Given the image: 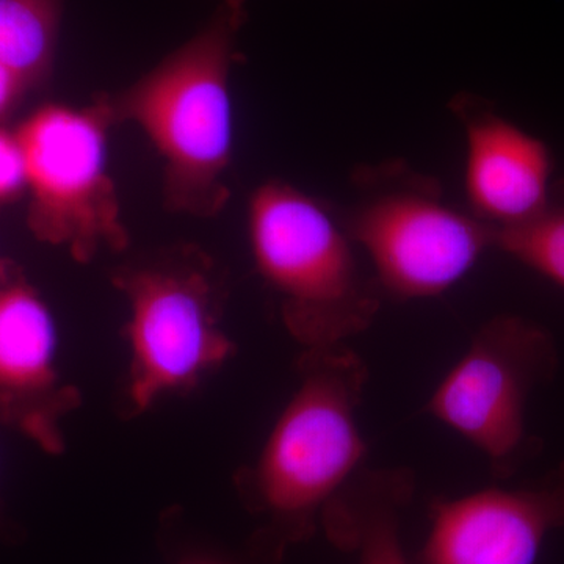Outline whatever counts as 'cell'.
Returning a JSON list of instances; mask_svg holds the SVG:
<instances>
[{"label":"cell","instance_id":"obj_1","mask_svg":"<svg viewBox=\"0 0 564 564\" xmlns=\"http://www.w3.org/2000/svg\"><path fill=\"white\" fill-rule=\"evenodd\" d=\"M296 370L299 384L258 458L236 477L240 500L258 521L252 554L269 564L317 532L326 507L367 456L359 408L369 370L361 356L348 345L310 348Z\"/></svg>","mask_w":564,"mask_h":564},{"label":"cell","instance_id":"obj_2","mask_svg":"<svg viewBox=\"0 0 564 564\" xmlns=\"http://www.w3.org/2000/svg\"><path fill=\"white\" fill-rule=\"evenodd\" d=\"M247 21V0H220L191 40L106 95L115 124L132 122L161 155L163 206L173 214L217 217L231 198V74Z\"/></svg>","mask_w":564,"mask_h":564},{"label":"cell","instance_id":"obj_3","mask_svg":"<svg viewBox=\"0 0 564 564\" xmlns=\"http://www.w3.org/2000/svg\"><path fill=\"white\" fill-rule=\"evenodd\" d=\"M247 229L256 270L304 350L347 345L372 325L383 293L325 203L289 182H263L248 202Z\"/></svg>","mask_w":564,"mask_h":564},{"label":"cell","instance_id":"obj_4","mask_svg":"<svg viewBox=\"0 0 564 564\" xmlns=\"http://www.w3.org/2000/svg\"><path fill=\"white\" fill-rule=\"evenodd\" d=\"M351 187L340 218L381 293L393 299L443 295L494 248L496 228L448 202L440 181L406 162L359 166Z\"/></svg>","mask_w":564,"mask_h":564},{"label":"cell","instance_id":"obj_5","mask_svg":"<svg viewBox=\"0 0 564 564\" xmlns=\"http://www.w3.org/2000/svg\"><path fill=\"white\" fill-rule=\"evenodd\" d=\"M111 282L128 304L126 414L191 391L236 355L221 322V281L198 248L143 256L118 267Z\"/></svg>","mask_w":564,"mask_h":564},{"label":"cell","instance_id":"obj_6","mask_svg":"<svg viewBox=\"0 0 564 564\" xmlns=\"http://www.w3.org/2000/svg\"><path fill=\"white\" fill-rule=\"evenodd\" d=\"M115 126L106 95L90 106L47 104L17 129L31 195L33 236L62 247L74 261L91 262L102 251L131 243L120 195L109 169V131Z\"/></svg>","mask_w":564,"mask_h":564},{"label":"cell","instance_id":"obj_7","mask_svg":"<svg viewBox=\"0 0 564 564\" xmlns=\"http://www.w3.org/2000/svg\"><path fill=\"white\" fill-rule=\"evenodd\" d=\"M556 369L558 350L544 326L497 315L480 326L425 410L478 448L494 478L507 480L543 451V441L530 433L527 408Z\"/></svg>","mask_w":564,"mask_h":564},{"label":"cell","instance_id":"obj_8","mask_svg":"<svg viewBox=\"0 0 564 564\" xmlns=\"http://www.w3.org/2000/svg\"><path fill=\"white\" fill-rule=\"evenodd\" d=\"M429 518L419 564H538L564 532V459L529 484L433 500Z\"/></svg>","mask_w":564,"mask_h":564},{"label":"cell","instance_id":"obj_9","mask_svg":"<svg viewBox=\"0 0 564 564\" xmlns=\"http://www.w3.org/2000/svg\"><path fill=\"white\" fill-rule=\"evenodd\" d=\"M54 315L39 291L13 267L0 281V423L41 451H65L63 423L80 393L61 369Z\"/></svg>","mask_w":564,"mask_h":564},{"label":"cell","instance_id":"obj_10","mask_svg":"<svg viewBox=\"0 0 564 564\" xmlns=\"http://www.w3.org/2000/svg\"><path fill=\"white\" fill-rule=\"evenodd\" d=\"M451 109L466 147V209L496 229L536 217L554 192L547 147L470 93L455 96Z\"/></svg>","mask_w":564,"mask_h":564},{"label":"cell","instance_id":"obj_11","mask_svg":"<svg viewBox=\"0 0 564 564\" xmlns=\"http://www.w3.org/2000/svg\"><path fill=\"white\" fill-rule=\"evenodd\" d=\"M414 492L415 475L408 467H362L326 507L321 527L356 564H411L402 521Z\"/></svg>","mask_w":564,"mask_h":564},{"label":"cell","instance_id":"obj_12","mask_svg":"<svg viewBox=\"0 0 564 564\" xmlns=\"http://www.w3.org/2000/svg\"><path fill=\"white\" fill-rule=\"evenodd\" d=\"M63 0H0V63L25 88L54 65Z\"/></svg>","mask_w":564,"mask_h":564},{"label":"cell","instance_id":"obj_13","mask_svg":"<svg viewBox=\"0 0 564 564\" xmlns=\"http://www.w3.org/2000/svg\"><path fill=\"white\" fill-rule=\"evenodd\" d=\"M494 248L564 288V191L552 192L536 217L496 229Z\"/></svg>","mask_w":564,"mask_h":564},{"label":"cell","instance_id":"obj_14","mask_svg":"<svg viewBox=\"0 0 564 564\" xmlns=\"http://www.w3.org/2000/svg\"><path fill=\"white\" fill-rule=\"evenodd\" d=\"M28 192L25 163L17 132L0 128V206Z\"/></svg>","mask_w":564,"mask_h":564},{"label":"cell","instance_id":"obj_15","mask_svg":"<svg viewBox=\"0 0 564 564\" xmlns=\"http://www.w3.org/2000/svg\"><path fill=\"white\" fill-rule=\"evenodd\" d=\"M24 90L22 82L0 63V115L6 113Z\"/></svg>","mask_w":564,"mask_h":564},{"label":"cell","instance_id":"obj_16","mask_svg":"<svg viewBox=\"0 0 564 564\" xmlns=\"http://www.w3.org/2000/svg\"><path fill=\"white\" fill-rule=\"evenodd\" d=\"M177 564H232L215 555H188L184 556Z\"/></svg>","mask_w":564,"mask_h":564},{"label":"cell","instance_id":"obj_17","mask_svg":"<svg viewBox=\"0 0 564 564\" xmlns=\"http://www.w3.org/2000/svg\"><path fill=\"white\" fill-rule=\"evenodd\" d=\"M10 269H11L10 263L0 261V281H2L3 276H6V274L9 273Z\"/></svg>","mask_w":564,"mask_h":564}]
</instances>
